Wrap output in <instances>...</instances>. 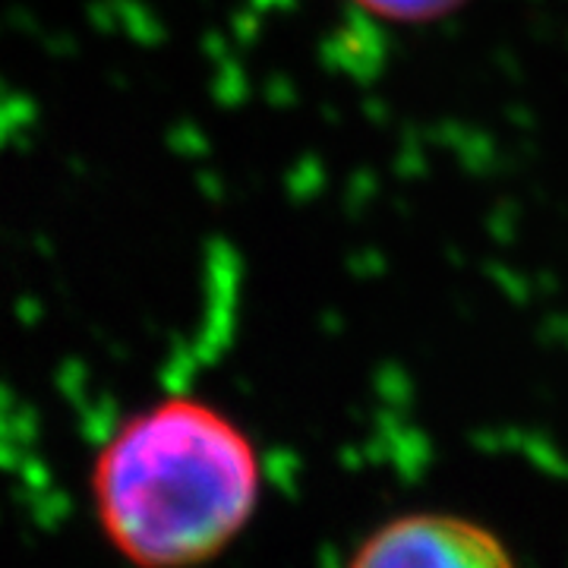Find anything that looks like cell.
Returning a JSON list of instances; mask_svg holds the SVG:
<instances>
[{
	"instance_id": "6da1fadb",
	"label": "cell",
	"mask_w": 568,
	"mask_h": 568,
	"mask_svg": "<svg viewBox=\"0 0 568 568\" xmlns=\"http://www.w3.org/2000/svg\"><path fill=\"white\" fill-rule=\"evenodd\" d=\"M263 455L203 395L130 410L89 462V503L130 568H203L241 540L263 503Z\"/></svg>"
},
{
	"instance_id": "7a4b0ae2",
	"label": "cell",
	"mask_w": 568,
	"mask_h": 568,
	"mask_svg": "<svg viewBox=\"0 0 568 568\" xmlns=\"http://www.w3.org/2000/svg\"><path fill=\"white\" fill-rule=\"evenodd\" d=\"M345 568H518L487 525L452 511H407L369 530Z\"/></svg>"
},
{
	"instance_id": "3957f363",
	"label": "cell",
	"mask_w": 568,
	"mask_h": 568,
	"mask_svg": "<svg viewBox=\"0 0 568 568\" xmlns=\"http://www.w3.org/2000/svg\"><path fill=\"white\" fill-rule=\"evenodd\" d=\"M361 13L395 26H424L452 17L467 0H351Z\"/></svg>"
}]
</instances>
